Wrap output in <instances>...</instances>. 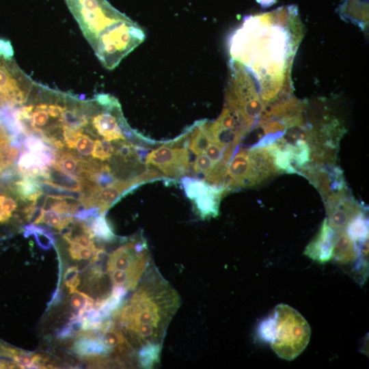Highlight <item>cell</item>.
Segmentation results:
<instances>
[{"label": "cell", "instance_id": "16", "mask_svg": "<svg viewBox=\"0 0 369 369\" xmlns=\"http://www.w3.org/2000/svg\"><path fill=\"white\" fill-rule=\"evenodd\" d=\"M84 160L72 152L58 149L53 164L64 172L81 178L84 171Z\"/></svg>", "mask_w": 369, "mask_h": 369}, {"label": "cell", "instance_id": "15", "mask_svg": "<svg viewBox=\"0 0 369 369\" xmlns=\"http://www.w3.org/2000/svg\"><path fill=\"white\" fill-rule=\"evenodd\" d=\"M7 188L23 202H33L42 193L40 182L28 176L21 177Z\"/></svg>", "mask_w": 369, "mask_h": 369}, {"label": "cell", "instance_id": "9", "mask_svg": "<svg viewBox=\"0 0 369 369\" xmlns=\"http://www.w3.org/2000/svg\"><path fill=\"white\" fill-rule=\"evenodd\" d=\"M336 237L335 230L325 219L315 237L306 246L304 254L319 262L331 260Z\"/></svg>", "mask_w": 369, "mask_h": 369}, {"label": "cell", "instance_id": "21", "mask_svg": "<svg viewBox=\"0 0 369 369\" xmlns=\"http://www.w3.org/2000/svg\"><path fill=\"white\" fill-rule=\"evenodd\" d=\"M161 344H147L141 346L138 352L137 361L145 368L154 366L160 358Z\"/></svg>", "mask_w": 369, "mask_h": 369}, {"label": "cell", "instance_id": "12", "mask_svg": "<svg viewBox=\"0 0 369 369\" xmlns=\"http://www.w3.org/2000/svg\"><path fill=\"white\" fill-rule=\"evenodd\" d=\"M72 350L79 356L86 357H100L108 355L111 351L101 342L98 336L82 334L76 340Z\"/></svg>", "mask_w": 369, "mask_h": 369}, {"label": "cell", "instance_id": "23", "mask_svg": "<svg viewBox=\"0 0 369 369\" xmlns=\"http://www.w3.org/2000/svg\"><path fill=\"white\" fill-rule=\"evenodd\" d=\"M115 152L113 144L104 139L96 138L94 147L92 153V158L100 161L109 160Z\"/></svg>", "mask_w": 369, "mask_h": 369}, {"label": "cell", "instance_id": "1", "mask_svg": "<svg viewBox=\"0 0 369 369\" xmlns=\"http://www.w3.org/2000/svg\"><path fill=\"white\" fill-rule=\"evenodd\" d=\"M301 31L298 9L293 5L246 16L230 39L231 60L241 64L262 90L289 87Z\"/></svg>", "mask_w": 369, "mask_h": 369}, {"label": "cell", "instance_id": "4", "mask_svg": "<svg viewBox=\"0 0 369 369\" xmlns=\"http://www.w3.org/2000/svg\"><path fill=\"white\" fill-rule=\"evenodd\" d=\"M260 338L270 343L277 355L291 361L307 347L311 336L310 327L295 309L281 303L258 326Z\"/></svg>", "mask_w": 369, "mask_h": 369}, {"label": "cell", "instance_id": "20", "mask_svg": "<svg viewBox=\"0 0 369 369\" xmlns=\"http://www.w3.org/2000/svg\"><path fill=\"white\" fill-rule=\"evenodd\" d=\"M21 142L12 139L9 144L0 148V165L3 169L15 166L21 154Z\"/></svg>", "mask_w": 369, "mask_h": 369}, {"label": "cell", "instance_id": "18", "mask_svg": "<svg viewBox=\"0 0 369 369\" xmlns=\"http://www.w3.org/2000/svg\"><path fill=\"white\" fill-rule=\"evenodd\" d=\"M24 236H34L36 243L42 249L47 250L51 248L55 243V236L53 231L42 226L36 224L26 225L24 227Z\"/></svg>", "mask_w": 369, "mask_h": 369}, {"label": "cell", "instance_id": "11", "mask_svg": "<svg viewBox=\"0 0 369 369\" xmlns=\"http://www.w3.org/2000/svg\"><path fill=\"white\" fill-rule=\"evenodd\" d=\"M335 232L336 237L331 259L336 262L343 265L353 263L362 255L361 250L366 251V249H360L346 230Z\"/></svg>", "mask_w": 369, "mask_h": 369}, {"label": "cell", "instance_id": "31", "mask_svg": "<svg viewBox=\"0 0 369 369\" xmlns=\"http://www.w3.org/2000/svg\"><path fill=\"white\" fill-rule=\"evenodd\" d=\"M2 172H3V168H2V167H1V165H0V176H1V173H2Z\"/></svg>", "mask_w": 369, "mask_h": 369}, {"label": "cell", "instance_id": "3", "mask_svg": "<svg viewBox=\"0 0 369 369\" xmlns=\"http://www.w3.org/2000/svg\"><path fill=\"white\" fill-rule=\"evenodd\" d=\"M64 1L107 69H114L145 39L143 29L106 0Z\"/></svg>", "mask_w": 369, "mask_h": 369}, {"label": "cell", "instance_id": "13", "mask_svg": "<svg viewBox=\"0 0 369 369\" xmlns=\"http://www.w3.org/2000/svg\"><path fill=\"white\" fill-rule=\"evenodd\" d=\"M51 184L72 191H83L85 180L67 174L53 164L49 167L48 179L44 181Z\"/></svg>", "mask_w": 369, "mask_h": 369}, {"label": "cell", "instance_id": "7", "mask_svg": "<svg viewBox=\"0 0 369 369\" xmlns=\"http://www.w3.org/2000/svg\"><path fill=\"white\" fill-rule=\"evenodd\" d=\"M144 163L156 167L167 178H174L184 176L191 167L187 147L174 148L165 145L148 153Z\"/></svg>", "mask_w": 369, "mask_h": 369}, {"label": "cell", "instance_id": "27", "mask_svg": "<svg viewBox=\"0 0 369 369\" xmlns=\"http://www.w3.org/2000/svg\"><path fill=\"white\" fill-rule=\"evenodd\" d=\"M1 206L5 213L12 215V213L17 208V203L13 198L10 197H5L4 196L1 202Z\"/></svg>", "mask_w": 369, "mask_h": 369}, {"label": "cell", "instance_id": "26", "mask_svg": "<svg viewBox=\"0 0 369 369\" xmlns=\"http://www.w3.org/2000/svg\"><path fill=\"white\" fill-rule=\"evenodd\" d=\"M223 149L214 143H211L204 152V154L213 161L217 163L222 159Z\"/></svg>", "mask_w": 369, "mask_h": 369}, {"label": "cell", "instance_id": "10", "mask_svg": "<svg viewBox=\"0 0 369 369\" xmlns=\"http://www.w3.org/2000/svg\"><path fill=\"white\" fill-rule=\"evenodd\" d=\"M226 193L223 187L208 184L191 200L196 214L202 219L218 216L220 201Z\"/></svg>", "mask_w": 369, "mask_h": 369}, {"label": "cell", "instance_id": "22", "mask_svg": "<svg viewBox=\"0 0 369 369\" xmlns=\"http://www.w3.org/2000/svg\"><path fill=\"white\" fill-rule=\"evenodd\" d=\"M85 126V125L83 126V131L80 133L75 141L74 149H76L77 152L80 154L77 155L78 156L83 158V156H87L88 158V156L93 152L94 140L92 139L94 137L90 135L86 131Z\"/></svg>", "mask_w": 369, "mask_h": 369}, {"label": "cell", "instance_id": "28", "mask_svg": "<svg viewBox=\"0 0 369 369\" xmlns=\"http://www.w3.org/2000/svg\"><path fill=\"white\" fill-rule=\"evenodd\" d=\"M69 243V254L74 260H79V251L82 246L73 241H68Z\"/></svg>", "mask_w": 369, "mask_h": 369}, {"label": "cell", "instance_id": "2", "mask_svg": "<svg viewBox=\"0 0 369 369\" xmlns=\"http://www.w3.org/2000/svg\"><path fill=\"white\" fill-rule=\"evenodd\" d=\"M136 288L129 301L113 314V320L136 347L161 344L180 297L155 268L146 271Z\"/></svg>", "mask_w": 369, "mask_h": 369}, {"label": "cell", "instance_id": "8", "mask_svg": "<svg viewBox=\"0 0 369 369\" xmlns=\"http://www.w3.org/2000/svg\"><path fill=\"white\" fill-rule=\"evenodd\" d=\"M327 221L335 231L346 230L348 223L363 213L361 206L345 188L331 192L324 199Z\"/></svg>", "mask_w": 369, "mask_h": 369}, {"label": "cell", "instance_id": "6", "mask_svg": "<svg viewBox=\"0 0 369 369\" xmlns=\"http://www.w3.org/2000/svg\"><path fill=\"white\" fill-rule=\"evenodd\" d=\"M35 82L16 64L10 42L0 38V109L22 107Z\"/></svg>", "mask_w": 369, "mask_h": 369}, {"label": "cell", "instance_id": "17", "mask_svg": "<svg viewBox=\"0 0 369 369\" xmlns=\"http://www.w3.org/2000/svg\"><path fill=\"white\" fill-rule=\"evenodd\" d=\"M84 221L89 226L94 238L105 242H112L115 240L116 236L105 218V213H99Z\"/></svg>", "mask_w": 369, "mask_h": 369}, {"label": "cell", "instance_id": "19", "mask_svg": "<svg viewBox=\"0 0 369 369\" xmlns=\"http://www.w3.org/2000/svg\"><path fill=\"white\" fill-rule=\"evenodd\" d=\"M346 231L356 243L366 242L368 237V223L364 214L361 213L354 217L348 223Z\"/></svg>", "mask_w": 369, "mask_h": 369}, {"label": "cell", "instance_id": "29", "mask_svg": "<svg viewBox=\"0 0 369 369\" xmlns=\"http://www.w3.org/2000/svg\"><path fill=\"white\" fill-rule=\"evenodd\" d=\"M4 197L3 195H0V223L6 222L11 217V215L5 213L1 206V202Z\"/></svg>", "mask_w": 369, "mask_h": 369}, {"label": "cell", "instance_id": "25", "mask_svg": "<svg viewBox=\"0 0 369 369\" xmlns=\"http://www.w3.org/2000/svg\"><path fill=\"white\" fill-rule=\"evenodd\" d=\"M64 284L68 288L70 293L77 290L80 284L79 269L76 266L67 269L64 276Z\"/></svg>", "mask_w": 369, "mask_h": 369}, {"label": "cell", "instance_id": "14", "mask_svg": "<svg viewBox=\"0 0 369 369\" xmlns=\"http://www.w3.org/2000/svg\"><path fill=\"white\" fill-rule=\"evenodd\" d=\"M339 14L360 27L365 26L368 17V0H344L340 5Z\"/></svg>", "mask_w": 369, "mask_h": 369}, {"label": "cell", "instance_id": "24", "mask_svg": "<svg viewBox=\"0 0 369 369\" xmlns=\"http://www.w3.org/2000/svg\"><path fill=\"white\" fill-rule=\"evenodd\" d=\"M215 163L204 154L197 155L192 165L193 171L205 176L213 168Z\"/></svg>", "mask_w": 369, "mask_h": 369}, {"label": "cell", "instance_id": "5", "mask_svg": "<svg viewBox=\"0 0 369 369\" xmlns=\"http://www.w3.org/2000/svg\"><path fill=\"white\" fill-rule=\"evenodd\" d=\"M149 260L146 240L140 236L127 241L109 255L106 271L113 286L133 290L148 270Z\"/></svg>", "mask_w": 369, "mask_h": 369}, {"label": "cell", "instance_id": "30", "mask_svg": "<svg viewBox=\"0 0 369 369\" xmlns=\"http://www.w3.org/2000/svg\"><path fill=\"white\" fill-rule=\"evenodd\" d=\"M263 8L269 7L275 3L276 0H256Z\"/></svg>", "mask_w": 369, "mask_h": 369}]
</instances>
